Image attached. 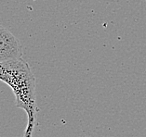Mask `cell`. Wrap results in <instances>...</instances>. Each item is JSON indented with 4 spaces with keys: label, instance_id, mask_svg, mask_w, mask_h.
I'll list each match as a JSON object with an SVG mask.
<instances>
[{
    "label": "cell",
    "instance_id": "obj_1",
    "mask_svg": "<svg viewBox=\"0 0 146 137\" xmlns=\"http://www.w3.org/2000/svg\"><path fill=\"white\" fill-rule=\"evenodd\" d=\"M0 80L13 91L17 108L26 112L28 121L24 137H32L36 121L37 108L35 78L30 66L23 58L0 63Z\"/></svg>",
    "mask_w": 146,
    "mask_h": 137
},
{
    "label": "cell",
    "instance_id": "obj_2",
    "mask_svg": "<svg viewBox=\"0 0 146 137\" xmlns=\"http://www.w3.org/2000/svg\"><path fill=\"white\" fill-rule=\"evenodd\" d=\"M23 58V45L6 27L0 25V63Z\"/></svg>",
    "mask_w": 146,
    "mask_h": 137
}]
</instances>
